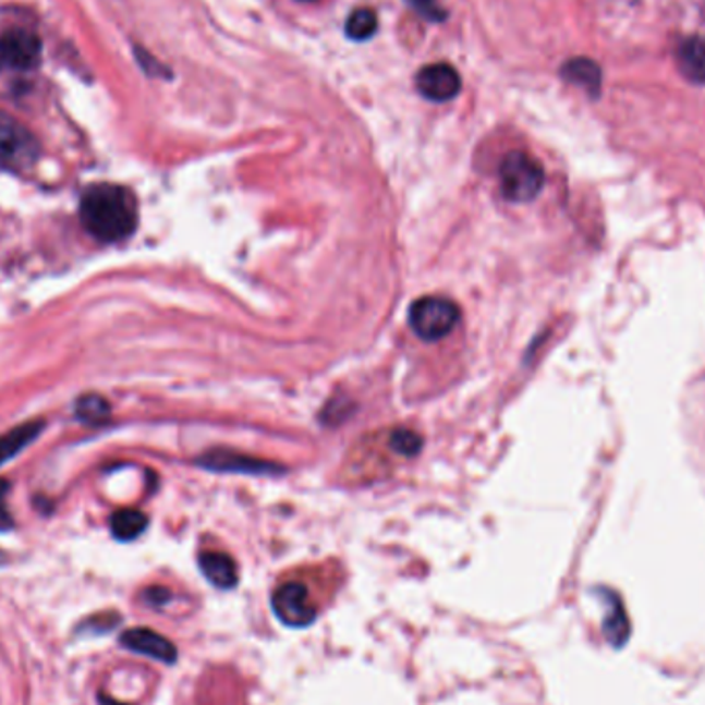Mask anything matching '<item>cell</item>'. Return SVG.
<instances>
[{
    "mask_svg": "<svg viewBox=\"0 0 705 705\" xmlns=\"http://www.w3.org/2000/svg\"><path fill=\"white\" fill-rule=\"evenodd\" d=\"M78 217L97 242L114 244L131 238L138 226V203L133 191L118 184H96L83 192Z\"/></svg>",
    "mask_w": 705,
    "mask_h": 705,
    "instance_id": "cell-1",
    "label": "cell"
},
{
    "mask_svg": "<svg viewBox=\"0 0 705 705\" xmlns=\"http://www.w3.org/2000/svg\"><path fill=\"white\" fill-rule=\"evenodd\" d=\"M501 194L512 203H531L545 186V170L528 153H508L499 166Z\"/></svg>",
    "mask_w": 705,
    "mask_h": 705,
    "instance_id": "cell-2",
    "label": "cell"
},
{
    "mask_svg": "<svg viewBox=\"0 0 705 705\" xmlns=\"http://www.w3.org/2000/svg\"><path fill=\"white\" fill-rule=\"evenodd\" d=\"M460 320L457 302L443 295H425L411 305L409 325L421 341H439L448 337Z\"/></svg>",
    "mask_w": 705,
    "mask_h": 705,
    "instance_id": "cell-3",
    "label": "cell"
},
{
    "mask_svg": "<svg viewBox=\"0 0 705 705\" xmlns=\"http://www.w3.org/2000/svg\"><path fill=\"white\" fill-rule=\"evenodd\" d=\"M39 143L17 118L0 112V166L13 172L32 170L38 161Z\"/></svg>",
    "mask_w": 705,
    "mask_h": 705,
    "instance_id": "cell-4",
    "label": "cell"
},
{
    "mask_svg": "<svg viewBox=\"0 0 705 705\" xmlns=\"http://www.w3.org/2000/svg\"><path fill=\"white\" fill-rule=\"evenodd\" d=\"M275 617L291 630L309 628L318 619V609L302 582H283L270 598Z\"/></svg>",
    "mask_w": 705,
    "mask_h": 705,
    "instance_id": "cell-5",
    "label": "cell"
},
{
    "mask_svg": "<svg viewBox=\"0 0 705 705\" xmlns=\"http://www.w3.org/2000/svg\"><path fill=\"white\" fill-rule=\"evenodd\" d=\"M41 60V39L27 29H9L0 36V69L9 73H29Z\"/></svg>",
    "mask_w": 705,
    "mask_h": 705,
    "instance_id": "cell-6",
    "label": "cell"
},
{
    "mask_svg": "<svg viewBox=\"0 0 705 705\" xmlns=\"http://www.w3.org/2000/svg\"><path fill=\"white\" fill-rule=\"evenodd\" d=\"M415 83L421 96L438 104L454 99L462 89V78L458 75L457 69L446 62L423 66L417 73Z\"/></svg>",
    "mask_w": 705,
    "mask_h": 705,
    "instance_id": "cell-7",
    "label": "cell"
},
{
    "mask_svg": "<svg viewBox=\"0 0 705 705\" xmlns=\"http://www.w3.org/2000/svg\"><path fill=\"white\" fill-rule=\"evenodd\" d=\"M120 646L131 649L134 654L149 656L153 660H159L163 665H173L178 660V648L173 646L168 637H163L157 631L147 628H134L124 631L120 637Z\"/></svg>",
    "mask_w": 705,
    "mask_h": 705,
    "instance_id": "cell-8",
    "label": "cell"
},
{
    "mask_svg": "<svg viewBox=\"0 0 705 705\" xmlns=\"http://www.w3.org/2000/svg\"><path fill=\"white\" fill-rule=\"evenodd\" d=\"M198 568L210 584L219 591H231L238 584V566L228 554L205 551L198 557Z\"/></svg>",
    "mask_w": 705,
    "mask_h": 705,
    "instance_id": "cell-9",
    "label": "cell"
},
{
    "mask_svg": "<svg viewBox=\"0 0 705 705\" xmlns=\"http://www.w3.org/2000/svg\"><path fill=\"white\" fill-rule=\"evenodd\" d=\"M561 75L566 81H570L573 85L586 89L591 96H598L600 94V85H603V73L598 69L596 62H592L588 58H573L568 60L561 69Z\"/></svg>",
    "mask_w": 705,
    "mask_h": 705,
    "instance_id": "cell-10",
    "label": "cell"
},
{
    "mask_svg": "<svg viewBox=\"0 0 705 705\" xmlns=\"http://www.w3.org/2000/svg\"><path fill=\"white\" fill-rule=\"evenodd\" d=\"M44 427H46L44 421H27L20 427L7 431L4 436H0V464L17 457L23 448H27L34 439H38Z\"/></svg>",
    "mask_w": 705,
    "mask_h": 705,
    "instance_id": "cell-11",
    "label": "cell"
},
{
    "mask_svg": "<svg viewBox=\"0 0 705 705\" xmlns=\"http://www.w3.org/2000/svg\"><path fill=\"white\" fill-rule=\"evenodd\" d=\"M677 62L681 73L691 83H705V41L700 38H689L677 50Z\"/></svg>",
    "mask_w": 705,
    "mask_h": 705,
    "instance_id": "cell-12",
    "label": "cell"
},
{
    "mask_svg": "<svg viewBox=\"0 0 705 705\" xmlns=\"http://www.w3.org/2000/svg\"><path fill=\"white\" fill-rule=\"evenodd\" d=\"M609 600V610L603 619V633L612 648H621L630 640V619H628V612L623 609L621 600L610 592Z\"/></svg>",
    "mask_w": 705,
    "mask_h": 705,
    "instance_id": "cell-13",
    "label": "cell"
},
{
    "mask_svg": "<svg viewBox=\"0 0 705 705\" xmlns=\"http://www.w3.org/2000/svg\"><path fill=\"white\" fill-rule=\"evenodd\" d=\"M149 526V518L138 512V510H118L112 518H110V531L112 536L122 540V543H131L134 538H138L141 534L147 531Z\"/></svg>",
    "mask_w": 705,
    "mask_h": 705,
    "instance_id": "cell-14",
    "label": "cell"
},
{
    "mask_svg": "<svg viewBox=\"0 0 705 705\" xmlns=\"http://www.w3.org/2000/svg\"><path fill=\"white\" fill-rule=\"evenodd\" d=\"M378 32V17L372 9H357L349 15V20L344 23V34L347 38L355 39V41H365V39L374 38V34Z\"/></svg>",
    "mask_w": 705,
    "mask_h": 705,
    "instance_id": "cell-15",
    "label": "cell"
},
{
    "mask_svg": "<svg viewBox=\"0 0 705 705\" xmlns=\"http://www.w3.org/2000/svg\"><path fill=\"white\" fill-rule=\"evenodd\" d=\"M76 420L89 425H99L110 417V404L99 394H85L75 404Z\"/></svg>",
    "mask_w": 705,
    "mask_h": 705,
    "instance_id": "cell-16",
    "label": "cell"
},
{
    "mask_svg": "<svg viewBox=\"0 0 705 705\" xmlns=\"http://www.w3.org/2000/svg\"><path fill=\"white\" fill-rule=\"evenodd\" d=\"M116 623H120V615H116V612H104V615H96L89 621L81 623L78 631H83L87 635H101V633H108V631L114 630Z\"/></svg>",
    "mask_w": 705,
    "mask_h": 705,
    "instance_id": "cell-17",
    "label": "cell"
},
{
    "mask_svg": "<svg viewBox=\"0 0 705 705\" xmlns=\"http://www.w3.org/2000/svg\"><path fill=\"white\" fill-rule=\"evenodd\" d=\"M411 9H415L423 20L441 23L448 20V11L439 4V0H406Z\"/></svg>",
    "mask_w": 705,
    "mask_h": 705,
    "instance_id": "cell-18",
    "label": "cell"
},
{
    "mask_svg": "<svg viewBox=\"0 0 705 705\" xmlns=\"http://www.w3.org/2000/svg\"><path fill=\"white\" fill-rule=\"evenodd\" d=\"M9 491H11L9 481L0 478V533H9L15 526V520H13V515L9 512V506H7Z\"/></svg>",
    "mask_w": 705,
    "mask_h": 705,
    "instance_id": "cell-19",
    "label": "cell"
},
{
    "mask_svg": "<svg viewBox=\"0 0 705 705\" xmlns=\"http://www.w3.org/2000/svg\"><path fill=\"white\" fill-rule=\"evenodd\" d=\"M143 598H145V603H147L149 607H153V609H159V607H163L166 603H170L172 592L168 591V588H161V586H153V588H147V591L143 592Z\"/></svg>",
    "mask_w": 705,
    "mask_h": 705,
    "instance_id": "cell-20",
    "label": "cell"
},
{
    "mask_svg": "<svg viewBox=\"0 0 705 705\" xmlns=\"http://www.w3.org/2000/svg\"><path fill=\"white\" fill-rule=\"evenodd\" d=\"M136 58H138V62H141V66L149 73L151 76H170V73L161 66V62H157L155 58L149 57L147 52H143L141 48H136Z\"/></svg>",
    "mask_w": 705,
    "mask_h": 705,
    "instance_id": "cell-21",
    "label": "cell"
}]
</instances>
